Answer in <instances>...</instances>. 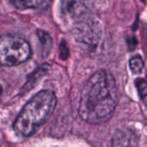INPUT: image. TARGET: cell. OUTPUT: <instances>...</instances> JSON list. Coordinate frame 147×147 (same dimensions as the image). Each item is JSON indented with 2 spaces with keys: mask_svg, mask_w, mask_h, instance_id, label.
Instances as JSON below:
<instances>
[{
  "mask_svg": "<svg viewBox=\"0 0 147 147\" xmlns=\"http://www.w3.org/2000/svg\"><path fill=\"white\" fill-rule=\"evenodd\" d=\"M118 101V89L114 77L105 70H99L89 78L82 90L78 114L87 123H105L114 115Z\"/></svg>",
  "mask_w": 147,
  "mask_h": 147,
  "instance_id": "cell-1",
  "label": "cell"
},
{
  "mask_svg": "<svg viewBox=\"0 0 147 147\" xmlns=\"http://www.w3.org/2000/svg\"><path fill=\"white\" fill-rule=\"evenodd\" d=\"M57 105L55 94L51 90H41L35 94L22 108L13 127L21 136L33 135L53 115Z\"/></svg>",
  "mask_w": 147,
  "mask_h": 147,
  "instance_id": "cell-2",
  "label": "cell"
},
{
  "mask_svg": "<svg viewBox=\"0 0 147 147\" xmlns=\"http://www.w3.org/2000/svg\"><path fill=\"white\" fill-rule=\"evenodd\" d=\"M31 54L29 44L22 38L13 34L0 36V65L15 66L25 62Z\"/></svg>",
  "mask_w": 147,
  "mask_h": 147,
  "instance_id": "cell-3",
  "label": "cell"
},
{
  "mask_svg": "<svg viewBox=\"0 0 147 147\" xmlns=\"http://www.w3.org/2000/svg\"><path fill=\"white\" fill-rule=\"evenodd\" d=\"M92 0H61L62 13L68 18L78 20L89 12Z\"/></svg>",
  "mask_w": 147,
  "mask_h": 147,
  "instance_id": "cell-4",
  "label": "cell"
},
{
  "mask_svg": "<svg viewBox=\"0 0 147 147\" xmlns=\"http://www.w3.org/2000/svg\"><path fill=\"white\" fill-rule=\"evenodd\" d=\"M74 35L82 42L93 44L99 39V26L92 19L84 20V22L77 26Z\"/></svg>",
  "mask_w": 147,
  "mask_h": 147,
  "instance_id": "cell-5",
  "label": "cell"
},
{
  "mask_svg": "<svg viewBox=\"0 0 147 147\" xmlns=\"http://www.w3.org/2000/svg\"><path fill=\"white\" fill-rule=\"evenodd\" d=\"M138 137L136 134L128 128L118 130L112 139L113 147H136Z\"/></svg>",
  "mask_w": 147,
  "mask_h": 147,
  "instance_id": "cell-6",
  "label": "cell"
},
{
  "mask_svg": "<svg viewBox=\"0 0 147 147\" xmlns=\"http://www.w3.org/2000/svg\"><path fill=\"white\" fill-rule=\"evenodd\" d=\"M13 4L21 9H41L47 8L52 0H12Z\"/></svg>",
  "mask_w": 147,
  "mask_h": 147,
  "instance_id": "cell-7",
  "label": "cell"
},
{
  "mask_svg": "<svg viewBox=\"0 0 147 147\" xmlns=\"http://www.w3.org/2000/svg\"><path fill=\"white\" fill-rule=\"evenodd\" d=\"M37 35L40 40V45H41V54L43 57H47L49 55V53L52 50L53 39L47 32H46L42 29L37 30Z\"/></svg>",
  "mask_w": 147,
  "mask_h": 147,
  "instance_id": "cell-8",
  "label": "cell"
},
{
  "mask_svg": "<svg viewBox=\"0 0 147 147\" xmlns=\"http://www.w3.org/2000/svg\"><path fill=\"white\" fill-rule=\"evenodd\" d=\"M135 84L141 101L147 108V82L142 78H138L135 81Z\"/></svg>",
  "mask_w": 147,
  "mask_h": 147,
  "instance_id": "cell-9",
  "label": "cell"
},
{
  "mask_svg": "<svg viewBox=\"0 0 147 147\" xmlns=\"http://www.w3.org/2000/svg\"><path fill=\"white\" fill-rule=\"evenodd\" d=\"M129 67L134 73H140L144 68L143 59L139 55L134 56L129 60Z\"/></svg>",
  "mask_w": 147,
  "mask_h": 147,
  "instance_id": "cell-10",
  "label": "cell"
},
{
  "mask_svg": "<svg viewBox=\"0 0 147 147\" xmlns=\"http://www.w3.org/2000/svg\"><path fill=\"white\" fill-rule=\"evenodd\" d=\"M47 65H44V66L39 68L36 71H34V72L31 75V77H29V79H28V83L26 84V88L30 89L31 87H33V85H34V84L36 82V80H37L38 78H41L42 75L45 74V72L47 71Z\"/></svg>",
  "mask_w": 147,
  "mask_h": 147,
  "instance_id": "cell-11",
  "label": "cell"
},
{
  "mask_svg": "<svg viewBox=\"0 0 147 147\" xmlns=\"http://www.w3.org/2000/svg\"><path fill=\"white\" fill-rule=\"evenodd\" d=\"M60 56L62 57V59H66L67 56H68V49L67 47H65V44L63 42L62 45H60Z\"/></svg>",
  "mask_w": 147,
  "mask_h": 147,
  "instance_id": "cell-12",
  "label": "cell"
},
{
  "mask_svg": "<svg viewBox=\"0 0 147 147\" xmlns=\"http://www.w3.org/2000/svg\"><path fill=\"white\" fill-rule=\"evenodd\" d=\"M145 40H146V44L147 47V28H145Z\"/></svg>",
  "mask_w": 147,
  "mask_h": 147,
  "instance_id": "cell-13",
  "label": "cell"
},
{
  "mask_svg": "<svg viewBox=\"0 0 147 147\" xmlns=\"http://www.w3.org/2000/svg\"><path fill=\"white\" fill-rule=\"evenodd\" d=\"M2 93V86L0 85V94Z\"/></svg>",
  "mask_w": 147,
  "mask_h": 147,
  "instance_id": "cell-14",
  "label": "cell"
}]
</instances>
